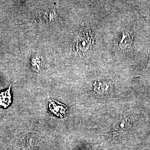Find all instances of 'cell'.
<instances>
[{
	"instance_id": "6da1fadb",
	"label": "cell",
	"mask_w": 150,
	"mask_h": 150,
	"mask_svg": "<svg viewBox=\"0 0 150 150\" xmlns=\"http://www.w3.org/2000/svg\"><path fill=\"white\" fill-rule=\"evenodd\" d=\"M50 113L60 118H64L66 114L67 107L64 105L54 99H51L49 102Z\"/></svg>"
},
{
	"instance_id": "7a4b0ae2",
	"label": "cell",
	"mask_w": 150,
	"mask_h": 150,
	"mask_svg": "<svg viewBox=\"0 0 150 150\" xmlns=\"http://www.w3.org/2000/svg\"><path fill=\"white\" fill-rule=\"evenodd\" d=\"M11 85L7 90L0 93V106L4 108H7L11 103Z\"/></svg>"
},
{
	"instance_id": "3957f363",
	"label": "cell",
	"mask_w": 150,
	"mask_h": 150,
	"mask_svg": "<svg viewBox=\"0 0 150 150\" xmlns=\"http://www.w3.org/2000/svg\"><path fill=\"white\" fill-rule=\"evenodd\" d=\"M133 39L129 32L124 31L122 34V38L119 43V48L121 50H125L132 44Z\"/></svg>"
},
{
	"instance_id": "277c9868",
	"label": "cell",
	"mask_w": 150,
	"mask_h": 150,
	"mask_svg": "<svg viewBox=\"0 0 150 150\" xmlns=\"http://www.w3.org/2000/svg\"><path fill=\"white\" fill-rule=\"evenodd\" d=\"M130 122L127 118H125L118 122L115 127V131L117 134H121L126 131L129 128Z\"/></svg>"
},
{
	"instance_id": "5b68a950",
	"label": "cell",
	"mask_w": 150,
	"mask_h": 150,
	"mask_svg": "<svg viewBox=\"0 0 150 150\" xmlns=\"http://www.w3.org/2000/svg\"><path fill=\"white\" fill-rule=\"evenodd\" d=\"M80 38L81 39L79 40V48L83 51H86L90 47V45L91 44V38L89 36L86 35H83Z\"/></svg>"
},
{
	"instance_id": "8992f818",
	"label": "cell",
	"mask_w": 150,
	"mask_h": 150,
	"mask_svg": "<svg viewBox=\"0 0 150 150\" xmlns=\"http://www.w3.org/2000/svg\"><path fill=\"white\" fill-rule=\"evenodd\" d=\"M94 90L98 93L100 94L104 93L108 88V86L106 82H96L93 84Z\"/></svg>"
},
{
	"instance_id": "52a82bcc",
	"label": "cell",
	"mask_w": 150,
	"mask_h": 150,
	"mask_svg": "<svg viewBox=\"0 0 150 150\" xmlns=\"http://www.w3.org/2000/svg\"><path fill=\"white\" fill-rule=\"evenodd\" d=\"M32 66L34 70L39 71L42 67V60L38 56H35L32 59Z\"/></svg>"
},
{
	"instance_id": "ba28073f",
	"label": "cell",
	"mask_w": 150,
	"mask_h": 150,
	"mask_svg": "<svg viewBox=\"0 0 150 150\" xmlns=\"http://www.w3.org/2000/svg\"><path fill=\"white\" fill-rule=\"evenodd\" d=\"M148 65L150 67V56L149 57V59H148Z\"/></svg>"
}]
</instances>
